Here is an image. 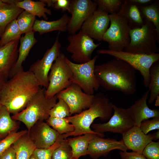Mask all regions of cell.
Masks as SVG:
<instances>
[{
	"label": "cell",
	"instance_id": "cell-25",
	"mask_svg": "<svg viewBox=\"0 0 159 159\" xmlns=\"http://www.w3.org/2000/svg\"><path fill=\"white\" fill-rule=\"evenodd\" d=\"M15 5L35 16L43 18L45 20L48 19L46 14H52L51 10L45 7L46 4L42 0L39 1L31 0H16Z\"/></svg>",
	"mask_w": 159,
	"mask_h": 159
},
{
	"label": "cell",
	"instance_id": "cell-12",
	"mask_svg": "<svg viewBox=\"0 0 159 159\" xmlns=\"http://www.w3.org/2000/svg\"><path fill=\"white\" fill-rule=\"evenodd\" d=\"M111 105L114 113L107 122L91 125L95 132L101 133L110 132L122 135L134 126L127 108L119 107L112 103Z\"/></svg>",
	"mask_w": 159,
	"mask_h": 159
},
{
	"label": "cell",
	"instance_id": "cell-6",
	"mask_svg": "<svg viewBox=\"0 0 159 159\" xmlns=\"http://www.w3.org/2000/svg\"><path fill=\"white\" fill-rule=\"evenodd\" d=\"M108 15L110 25L104 34L102 40L108 44L109 49L123 51L129 45L130 37V29L123 13L122 5L118 12Z\"/></svg>",
	"mask_w": 159,
	"mask_h": 159
},
{
	"label": "cell",
	"instance_id": "cell-9",
	"mask_svg": "<svg viewBox=\"0 0 159 159\" xmlns=\"http://www.w3.org/2000/svg\"><path fill=\"white\" fill-rule=\"evenodd\" d=\"M66 56L60 52L53 63L48 75L49 85L46 89V96L52 98L72 84V73L65 62Z\"/></svg>",
	"mask_w": 159,
	"mask_h": 159
},
{
	"label": "cell",
	"instance_id": "cell-37",
	"mask_svg": "<svg viewBox=\"0 0 159 159\" xmlns=\"http://www.w3.org/2000/svg\"><path fill=\"white\" fill-rule=\"evenodd\" d=\"M52 159H73L72 149L67 138L54 150Z\"/></svg>",
	"mask_w": 159,
	"mask_h": 159
},
{
	"label": "cell",
	"instance_id": "cell-41",
	"mask_svg": "<svg viewBox=\"0 0 159 159\" xmlns=\"http://www.w3.org/2000/svg\"><path fill=\"white\" fill-rule=\"evenodd\" d=\"M140 128L145 134L150 131L155 130L159 129V117L153 118L150 120H146L141 123Z\"/></svg>",
	"mask_w": 159,
	"mask_h": 159
},
{
	"label": "cell",
	"instance_id": "cell-27",
	"mask_svg": "<svg viewBox=\"0 0 159 159\" xmlns=\"http://www.w3.org/2000/svg\"><path fill=\"white\" fill-rule=\"evenodd\" d=\"M24 10L15 5L6 3L0 7V37L7 25L13 20L16 19Z\"/></svg>",
	"mask_w": 159,
	"mask_h": 159
},
{
	"label": "cell",
	"instance_id": "cell-50",
	"mask_svg": "<svg viewBox=\"0 0 159 159\" xmlns=\"http://www.w3.org/2000/svg\"><path fill=\"white\" fill-rule=\"evenodd\" d=\"M3 105H2V104H1V103L0 102V112L2 108V107Z\"/></svg>",
	"mask_w": 159,
	"mask_h": 159
},
{
	"label": "cell",
	"instance_id": "cell-36",
	"mask_svg": "<svg viewBox=\"0 0 159 159\" xmlns=\"http://www.w3.org/2000/svg\"><path fill=\"white\" fill-rule=\"evenodd\" d=\"M58 101L49 112V116L59 118H64L71 116L69 107L63 99L59 98Z\"/></svg>",
	"mask_w": 159,
	"mask_h": 159
},
{
	"label": "cell",
	"instance_id": "cell-35",
	"mask_svg": "<svg viewBox=\"0 0 159 159\" xmlns=\"http://www.w3.org/2000/svg\"><path fill=\"white\" fill-rule=\"evenodd\" d=\"M64 139L60 135L55 142L49 147L46 148H37L34 150L33 155L36 159H52L54 150L60 145Z\"/></svg>",
	"mask_w": 159,
	"mask_h": 159
},
{
	"label": "cell",
	"instance_id": "cell-7",
	"mask_svg": "<svg viewBox=\"0 0 159 159\" xmlns=\"http://www.w3.org/2000/svg\"><path fill=\"white\" fill-rule=\"evenodd\" d=\"M98 54H107L122 60L140 72L146 87H148L150 82V70L152 64L159 61V54H147L134 53L124 51H118L105 49L98 50Z\"/></svg>",
	"mask_w": 159,
	"mask_h": 159
},
{
	"label": "cell",
	"instance_id": "cell-44",
	"mask_svg": "<svg viewBox=\"0 0 159 159\" xmlns=\"http://www.w3.org/2000/svg\"><path fill=\"white\" fill-rule=\"evenodd\" d=\"M130 2L135 3L139 6H146L148 5L153 2L155 0H128Z\"/></svg>",
	"mask_w": 159,
	"mask_h": 159
},
{
	"label": "cell",
	"instance_id": "cell-34",
	"mask_svg": "<svg viewBox=\"0 0 159 159\" xmlns=\"http://www.w3.org/2000/svg\"><path fill=\"white\" fill-rule=\"evenodd\" d=\"M97 9L110 14H116L120 10L123 1L121 0H95Z\"/></svg>",
	"mask_w": 159,
	"mask_h": 159
},
{
	"label": "cell",
	"instance_id": "cell-24",
	"mask_svg": "<svg viewBox=\"0 0 159 159\" xmlns=\"http://www.w3.org/2000/svg\"><path fill=\"white\" fill-rule=\"evenodd\" d=\"M123 13L128 23L130 29L141 27L145 21L142 15L139 6L138 4L123 0L122 4Z\"/></svg>",
	"mask_w": 159,
	"mask_h": 159
},
{
	"label": "cell",
	"instance_id": "cell-45",
	"mask_svg": "<svg viewBox=\"0 0 159 159\" xmlns=\"http://www.w3.org/2000/svg\"><path fill=\"white\" fill-rule=\"evenodd\" d=\"M8 79L0 75V92Z\"/></svg>",
	"mask_w": 159,
	"mask_h": 159
},
{
	"label": "cell",
	"instance_id": "cell-13",
	"mask_svg": "<svg viewBox=\"0 0 159 159\" xmlns=\"http://www.w3.org/2000/svg\"><path fill=\"white\" fill-rule=\"evenodd\" d=\"M57 98L63 99L68 105L71 116L80 113L88 108L93 101L94 95L84 92L77 85L72 83L56 95Z\"/></svg>",
	"mask_w": 159,
	"mask_h": 159
},
{
	"label": "cell",
	"instance_id": "cell-18",
	"mask_svg": "<svg viewBox=\"0 0 159 159\" xmlns=\"http://www.w3.org/2000/svg\"><path fill=\"white\" fill-rule=\"evenodd\" d=\"M149 95V91L148 90L127 108L134 126L140 127L143 121L152 118L159 117V110L151 109L148 105L147 101Z\"/></svg>",
	"mask_w": 159,
	"mask_h": 159
},
{
	"label": "cell",
	"instance_id": "cell-2",
	"mask_svg": "<svg viewBox=\"0 0 159 159\" xmlns=\"http://www.w3.org/2000/svg\"><path fill=\"white\" fill-rule=\"evenodd\" d=\"M95 73L100 85L107 90L134 94L137 90L136 70L126 62L115 58L96 65Z\"/></svg>",
	"mask_w": 159,
	"mask_h": 159
},
{
	"label": "cell",
	"instance_id": "cell-38",
	"mask_svg": "<svg viewBox=\"0 0 159 159\" xmlns=\"http://www.w3.org/2000/svg\"><path fill=\"white\" fill-rule=\"evenodd\" d=\"M28 132V131L26 130L16 132L0 140V155Z\"/></svg>",
	"mask_w": 159,
	"mask_h": 159
},
{
	"label": "cell",
	"instance_id": "cell-28",
	"mask_svg": "<svg viewBox=\"0 0 159 159\" xmlns=\"http://www.w3.org/2000/svg\"><path fill=\"white\" fill-rule=\"evenodd\" d=\"M10 113L3 106L0 112V140L16 132L19 124L11 116Z\"/></svg>",
	"mask_w": 159,
	"mask_h": 159
},
{
	"label": "cell",
	"instance_id": "cell-43",
	"mask_svg": "<svg viewBox=\"0 0 159 159\" xmlns=\"http://www.w3.org/2000/svg\"><path fill=\"white\" fill-rule=\"evenodd\" d=\"M0 159H16L15 152L12 145L0 155Z\"/></svg>",
	"mask_w": 159,
	"mask_h": 159
},
{
	"label": "cell",
	"instance_id": "cell-42",
	"mask_svg": "<svg viewBox=\"0 0 159 159\" xmlns=\"http://www.w3.org/2000/svg\"><path fill=\"white\" fill-rule=\"evenodd\" d=\"M119 154L121 159H147L142 154L133 152L120 151Z\"/></svg>",
	"mask_w": 159,
	"mask_h": 159
},
{
	"label": "cell",
	"instance_id": "cell-29",
	"mask_svg": "<svg viewBox=\"0 0 159 159\" xmlns=\"http://www.w3.org/2000/svg\"><path fill=\"white\" fill-rule=\"evenodd\" d=\"M139 6L143 19L154 25L159 39V1L155 0L147 6Z\"/></svg>",
	"mask_w": 159,
	"mask_h": 159
},
{
	"label": "cell",
	"instance_id": "cell-23",
	"mask_svg": "<svg viewBox=\"0 0 159 159\" xmlns=\"http://www.w3.org/2000/svg\"><path fill=\"white\" fill-rule=\"evenodd\" d=\"M97 136L102 137L97 134L87 133L83 135L67 138L72 149L73 159H79L81 156L87 155V150L90 142Z\"/></svg>",
	"mask_w": 159,
	"mask_h": 159
},
{
	"label": "cell",
	"instance_id": "cell-40",
	"mask_svg": "<svg viewBox=\"0 0 159 159\" xmlns=\"http://www.w3.org/2000/svg\"><path fill=\"white\" fill-rule=\"evenodd\" d=\"M49 7L57 10H61L62 12L68 11L70 14L71 0H42Z\"/></svg>",
	"mask_w": 159,
	"mask_h": 159
},
{
	"label": "cell",
	"instance_id": "cell-47",
	"mask_svg": "<svg viewBox=\"0 0 159 159\" xmlns=\"http://www.w3.org/2000/svg\"><path fill=\"white\" fill-rule=\"evenodd\" d=\"M155 100V106H158L159 105V96L157 97Z\"/></svg>",
	"mask_w": 159,
	"mask_h": 159
},
{
	"label": "cell",
	"instance_id": "cell-4",
	"mask_svg": "<svg viewBox=\"0 0 159 159\" xmlns=\"http://www.w3.org/2000/svg\"><path fill=\"white\" fill-rule=\"evenodd\" d=\"M46 89L40 88L21 112L11 116L14 120L24 123L29 131L38 121L46 120L49 117V112L57 102L56 95L52 98L46 96Z\"/></svg>",
	"mask_w": 159,
	"mask_h": 159
},
{
	"label": "cell",
	"instance_id": "cell-49",
	"mask_svg": "<svg viewBox=\"0 0 159 159\" xmlns=\"http://www.w3.org/2000/svg\"><path fill=\"white\" fill-rule=\"evenodd\" d=\"M29 159H36L32 154V156H31V157H30Z\"/></svg>",
	"mask_w": 159,
	"mask_h": 159
},
{
	"label": "cell",
	"instance_id": "cell-20",
	"mask_svg": "<svg viewBox=\"0 0 159 159\" xmlns=\"http://www.w3.org/2000/svg\"><path fill=\"white\" fill-rule=\"evenodd\" d=\"M19 39L14 40L4 45L0 46V75L8 79L18 58V47Z\"/></svg>",
	"mask_w": 159,
	"mask_h": 159
},
{
	"label": "cell",
	"instance_id": "cell-33",
	"mask_svg": "<svg viewBox=\"0 0 159 159\" xmlns=\"http://www.w3.org/2000/svg\"><path fill=\"white\" fill-rule=\"evenodd\" d=\"M36 16L24 10L16 19L19 29L21 34L33 31Z\"/></svg>",
	"mask_w": 159,
	"mask_h": 159
},
{
	"label": "cell",
	"instance_id": "cell-21",
	"mask_svg": "<svg viewBox=\"0 0 159 159\" xmlns=\"http://www.w3.org/2000/svg\"><path fill=\"white\" fill-rule=\"evenodd\" d=\"M19 40L20 45L18 49V58L10 73V78L23 69L22 63L25 61L32 47L37 42L33 31L25 34L24 36L20 37Z\"/></svg>",
	"mask_w": 159,
	"mask_h": 159
},
{
	"label": "cell",
	"instance_id": "cell-26",
	"mask_svg": "<svg viewBox=\"0 0 159 159\" xmlns=\"http://www.w3.org/2000/svg\"><path fill=\"white\" fill-rule=\"evenodd\" d=\"M16 159H29L36 148L28 132L17 140L12 145Z\"/></svg>",
	"mask_w": 159,
	"mask_h": 159
},
{
	"label": "cell",
	"instance_id": "cell-22",
	"mask_svg": "<svg viewBox=\"0 0 159 159\" xmlns=\"http://www.w3.org/2000/svg\"><path fill=\"white\" fill-rule=\"evenodd\" d=\"M70 19V17L64 14L59 19L53 21L36 20L33 26V31L38 32L40 35L54 31L65 32L67 31Z\"/></svg>",
	"mask_w": 159,
	"mask_h": 159
},
{
	"label": "cell",
	"instance_id": "cell-30",
	"mask_svg": "<svg viewBox=\"0 0 159 159\" xmlns=\"http://www.w3.org/2000/svg\"><path fill=\"white\" fill-rule=\"evenodd\" d=\"M150 82L148 86L149 104L152 103L159 96V62L154 63L150 70Z\"/></svg>",
	"mask_w": 159,
	"mask_h": 159
},
{
	"label": "cell",
	"instance_id": "cell-48",
	"mask_svg": "<svg viewBox=\"0 0 159 159\" xmlns=\"http://www.w3.org/2000/svg\"><path fill=\"white\" fill-rule=\"evenodd\" d=\"M5 4V3L3 2L2 0H0V7L3 6Z\"/></svg>",
	"mask_w": 159,
	"mask_h": 159
},
{
	"label": "cell",
	"instance_id": "cell-15",
	"mask_svg": "<svg viewBox=\"0 0 159 159\" xmlns=\"http://www.w3.org/2000/svg\"><path fill=\"white\" fill-rule=\"evenodd\" d=\"M108 15L97 9L84 22L80 30L93 39L102 41L109 25Z\"/></svg>",
	"mask_w": 159,
	"mask_h": 159
},
{
	"label": "cell",
	"instance_id": "cell-8",
	"mask_svg": "<svg viewBox=\"0 0 159 159\" xmlns=\"http://www.w3.org/2000/svg\"><path fill=\"white\" fill-rule=\"evenodd\" d=\"M97 57L96 55L90 61L82 64L74 63L66 56L64 58L72 73V83L77 85L84 92L90 95H93L100 86L95 73Z\"/></svg>",
	"mask_w": 159,
	"mask_h": 159
},
{
	"label": "cell",
	"instance_id": "cell-39",
	"mask_svg": "<svg viewBox=\"0 0 159 159\" xmlns=\"http://www.w3.org/2000/svg\"><path fill=\"white\" fill-rule=\"evenodd\" d=\"M142 154L147 159H159V141L149 143L143 149Z\"/></svg>",
	"mask_w": 159,
	"mask_h": 159
},
{
	"label": "cell",
	"instance_id": "cell-31",
	"mask_svg": "<svg viewBox=\"0 0 159 159\" xmlns=\"http://www.w3.org/2000/svg\"><path fill=\"white\" fill-rule=\"evenodd\" d=\"M21 34L16 19H15L9 23L6 27L0 37V46L4 45L14 40L20 39Z\"/></svg>",
	"mask_w": 159,
	"mask_h": 159
},
{
	"label": "cell",
	"instance_id": "cell-5",
	"mask_svg": "<svg viewBox=\"0 0 159 159\" xmlns=\"http://www.w3.org/2000/svg\"><path fill=\"white\" fill-rule=\"evenodd\" d=\"M139 28L130 29V42L123 51L131 53L150 54L158 53L159 43L156 29L151 22L146 20Z\"/></svg>",
	"mask_w": 159,
	"mask_h": 159
},
{
	"label": "cell",
	"instance_id": "cell-14",
	"mask_svg": "<svg viewBox=\"0 0 159 159\" xmlns=\"http://www.w3.org/2000/svg\"><path fill=\"white\" fill-rule=\"evenodd\" d=\"M97 7L95 0H71V16L67 29L69 34H73L80 30L84 22L96 9Z\"/></svg>",
	"mask_w": 159,
	"mask_h": 159
},
{
	"label": "cell",
	"instance_id": "cell-3",
	"mask_svg": "<svg viewBox=\"0 0 159 159\" xmlns=\"http://www.w3.org/2000/svg\"><path fill=\"white\" fill-rule=\"evenodd\" d=\"M109 99L103 93L98 92L94 95L90 107L80 113L65 117L73 126L74 131L62 135L64 139L71 136H77L87 133L99 134L103 137L104 133L95 132L90 128L94 120L100 118L102 121H108L112 116L113 109Z\"/></svg>",
	"mask_w": 159,
	"mask_h": 159
},
{
	"label": "cell",
	"instance_id": "cell-19",
	"mask_svg": "<svg viewBox=\"0 0 159 159\" xmlns=\"http://www.w3.org/2000/svg\"><path fill=\"white\" fill-rule=\"evenodd\" d=\"M122 135V140L127 150L140 154L149 143L154 140L153 134H145L140 127L135 126Z\"/></svg>",
	"mask_w": 159,
	"mask_h": 159
},
{
	"label": "cell",
	"instance_id": "cell-16",
	"mask_svg": "<svg viewBox=\"0 0 159 159\" xmlns=\"http://www.w3.org/2000/svg\"><path fill=\"white\" fill-rule=\"evenodd\" d=\"M29 136L37 148H46L52 145L60 135L44 121H37L28 131Z\"/></svg>",
	"mask_w": 159,
	"mask_h": 159
},
{
	"label": "cell",
	"instance_id": "cell-10",
	"mask_svg": "<svg viewBox=\"0 0 159 159\" xmlns=\"http://www.w3.org/2000/svg\"><path fill=\"white\" fill-rule=\"evenodd\" d=\"M67 39L69 44L66 50L71 54L72 59L77 64L90 61L93 52L102 43L95 44L93 39L80 29L78 33L69 35Z\"/></svg>",
	"mask_w": 159,
	"mask_h": 159
},
{
	"label": "cell",
	"instance_id": "cell-11",
	"mask_svg": "<svg viewBox=\"0 0 159 159\" xmlns=\"http://www.w3.org/2000/svg\"><path fill=\"white\" fill-rule=\"evenodd\" d=\"M59 32L52 47L48 49L40 59L37 61L30 67L29 71L32 72L40 86L46 89L49 85V73L51 67L61 52V44L59 40Z\"/></svg>",
	"mask_w": 159,
	"mask_h": 159
},
{
	"label": "cell",
	"instance_id": "cell-17",
	"mask_svg": "<svg viewBox=\"0 0 159 159\" xmlns=\"http://www.w3.org/2000/svg\"><path fill=\"white\" fill-rule=\"evenodd\" d=\"M97 136L91 140L87 150V155L94 159L106 157L111 151L115 149L126 151L127 150L122 139L119 141Z\"/></svg>",
	"mask_w": 159,
	"mask_h": 159
},
{
	"label": "cell",
	"instance_id": "cell-46",
	"mask_svg": "<svg viewBox=\"0 0 159 159\" xmlns=\"http://www.w3.org/2000/svg\"><path fill=\"white\" fill-rule=\"evenodd\" d=\"M154 140H156L159 139V130H158L155 132L153 133Z\"/></svg>",
	"mask_w": 159,
	"mask_h": 159
},
{
	"label": "cell",
	"instance_id": "cell-1",
	"mask_svg": "<svg viewBox=\"0 0 159 159\" xmlns=\"http://www.w3.org/2000/svg\"><path fill=\"white\" fill-rule=\"evenodd\" d=\"M40 88L33 73L22 70L6 82L0 92V102L10 113L16 114L25 108Z\"/></svg>",
	"mask_w": 159,
	"mask_h": 159
},
{
	"label": "cell",
	"instance_id": "cell-32",
	"mask_svg": "<svg viewBox=\"0 0 159 159\" xmlns=\"http://www.w3.org/2000/svg\"><path fill=\"white\" fill-rule=\"evenodd\" d=\"M47 122L60 135L73 132L74 128L65 118H59L49 116L46 120Z\"/></svg>",
	"mask_w": 159,
	"mask_h": 159
}]
</instances>
